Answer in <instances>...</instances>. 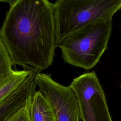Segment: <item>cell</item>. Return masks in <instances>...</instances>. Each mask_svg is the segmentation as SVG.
<instances>
[{"label":"cell","instance_id":"cell-1","mask_svg":"<svg viewBox=\"0 0 121 121\" xmlns=\"http://www.w3.org/2000/svg\"><path fill=\"white\" fill-rule=\"evenodd\" d=\"M13 65L41 71L53 61L56 46L53 5L49 0H14L0 29Z\"/></svg>","mask_w":121,"mask_h":121},{"label":"cell","instance_id":"cell-2","mask_svg":"<svg viewBox=\"0 0 121 121\" xmlns=\"http://www.w3.org/2000/svg\"><path fill=\"white\" fill-rule=\"evenodd\" d=\"M52 5L57 46L84 27L112 19L121 9V0H57Z\"/></svg>","mask_w":121,"mask_h":121},{"label":"cell","instance_id":"cell-3","mask_svg":"<svg viewBox=\"0 0 121 121\" xmlns=\"http://www.w3.org/2000/svg\"><path fill=\"white\" fill-rule=\"evenodd\" d=\"M112 29V19L88 26L64 38L57 47L65 63L91 69L106 50Z\"/></svg>","mask_w":121,"mask_h":121},{"label":"cell","instance_id":"cell-4","mask_svg":"<svg viewBox=\"0 0 121 121\" xmlns=\"http://www.w3.org/2000/svg\"><path fill=\"white\" fill-rule=\"evenodd\" d=\"M69 86L76 95L83 121H112L104 92L95 72L80 75Z\"/></svg>","mask_w":121,"mask_h":121},{"label":"cell","instance_id":"cell-5","mask_svg":"<svg viewBox=\"0 0 121 121\" xmlns=\"http://www.w3.org/2000/svg\"><path fill=\"white\" fill-rule=\"evenodd\" d=\"M36 84L52 105L56 121H79L78 103L70 86H64L41 72L37 75Z\"/></svg>","mask_w":121,"mask_h":121},{"label":"cell","instance_id":"cell-6","mask_svg":"<svg viewBox=\"0 0 121 121\" xmlns=\"http://www.w3.org/2000/svg\"><path fill=\"white\" fill-rule=\"evenodd\" d=\"M40 72L38 69H32L25 83L0 103V121H6L26 104L36 91V77Z\"/></svg>","mask_w":121,"mask_h":121},{"label":"cell","instance_id":"cell-7","mask_svg":"<svg viewBox=\"0 0 121 121\" xmlns=\"http://www.w3.org/2000/svg\"><path fill=\"white\" fill-rule=\"evenodd\" d=\"M30 121H56L52 105L39 90L35 91L28 102Z\"/></svg>","mask_w":121,"mask_h":121},{"label":"cell","instance_id":"cell-8","mask_svg":"<svg viewBox=\"0 0 121 121\" xmlns=\"http://www.w3.org/2000/svg\"><path fill=\"white\" fill-rule=\"evenodd\" d=\"M32 70H12L0 83V103L25 83L31 74Z\"/></svg>","mask_w":121,"mask_h":121},{"label":"cell","instance_id":"cell-9","mask_svg":"<svg viewBox=\"0 0 121 121\" xmlns=\"http://www.w3.org/2000/svg\"><path fill=\"white\" fill-rule=\"evenodd\" d=\"M12 66L9 55L0 38V83L12 71Z\"/></svg>","mask_w":121,"mask_h":121},{"label":"cell","instance_id":"cell-10","mask_svg":"<svg viewBox=\"0 0 121 121\" xmlns=\"http://www.w3.org/2000/svg\"><path fill=\"white\" fill-rule=\"evenodd\" d=\"M28 101L25 105L13 114L6 121H30L28 108Z\"/></svg>","mask_w":121,"mask_h":121},{"label":"cell","instance_id":"cell-11","mask_svg":"<svg viewBox=\"0 0 121 121\" xmlns=\"http://www.w3.org/2000/svg\"><path fill=\"white\" fill-rule=\"evenodd\" d=\"M14 0H0V2H7L9 4L11 3Z\"/></svg>","mask_w":121,"mask_h":121},{"label":"cell","instance_id":"cell-12","mask_svg":"<svg viewBox=\"0 0 121 121\" xmlns=\"http://www.w3.org/2000/svg\"></svg>","mask_w":121,"mask_h":121}]
</instances>
